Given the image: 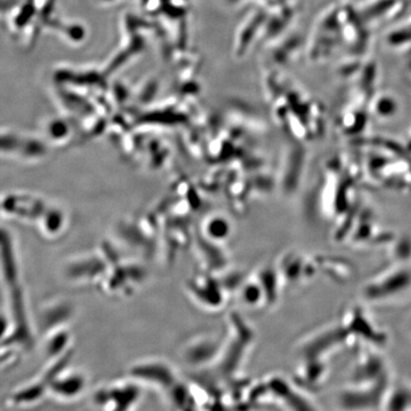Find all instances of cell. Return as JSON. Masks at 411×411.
<instances>
[{
  "label": "cell",
  "instance_id": "cell-1",
  "mask_svg": "<svg viewBox=\"0 0 411 411\" xmlns=\"http://www.w3.org/2000/svg\"><path fill=\"white\" fill-rule=\"evenodd\" d=\"M411 288V271L408 268H396L377 276L363 289L368 301L384 303L405 294Z\"/></svg>",
  "mask_w": 411,
  "mask_h": 411
},
{
  "label": "cell",
  "instance_id": "cell-2",
  "mask_svg": "<svg viewBox=\"0 0 411 411\" xmlns=\"http://www.w3.org/2000/svg\"><path fill=\"white\" fill-rule=\"evenodd\" d=\"M85 381L83 377L78 374H68L60 379H55L50 384L52 391L55 394L63 398L75 397L82 391Z\"/></svg>",
  "mask_w": 411,
  "mask_h": 411
},
{
  "label": "cell",
  "instance_id": "cell-3",
  "mask_svg": "<svg viewBox=\"0 0 411 411\" xmlns=\"http://www.w3.org/2000/svg\"><path fill=\"white\" fill-rule=\"evenodd\" d=\"M383 405H384V408L389 410H411V387L407 386L389 387Z\"/></svg>",
  "mask_w": 411,
  "mask_h": 411
},
{
  "label": "cell",
  "instance_id": "cell-4",
  "mask_svg": "<svg viewBox=\"0 0 411 411\" xmlns=\"http://www.w3.org/2000/svg\"><path fill=\"white\" fill-rule=\"evenodd\" d=\"M136 391L128 386L113 387L112 391L103 392V394H99V402L103 403L101 405H104V403L113 402L115 404L118 405L117 408H124L123 405H126V408H130V405L133 404L136 400Z\"/></svg>",
  "mask_w": 411,
  "mask_h": 411
},
{
  "label": "cell",
  "instance_id": "cell-5",
  "mask_svg": "<svg viewBox=\"0 0 411 411\" xmlns=\"http://www.w3.org/2000/svg\"><path fill=\"white\" fill-rule=\"evenodd\" d=\"M397 102L389 96H382L373 103V113L379 118L394 117L397 112Z\"/></svg>",
  "mask_w": 411,
  "mask_h": 411
},
{
  "label": "cell",
  "instance_id": "cell-6",
  "mask_svg": "<svg viewBox=\"0 0 411 411\" xmlns=\"http://www.w3.org/2000/svg\"><path fill=\"white\" fill-rule=\"evenodd\" d=\"M8 329H9V325H8V321L3 316L0 315V340L3 338L8 334Z\"/></svg>",
  "mask_w": 411,
  "mask_h": 411
},
{
  "label": "cell",
  "instance_id": "cell-7",
  "mask_svg": "<svg viewBox=\"0 0 411 411\" xmlns=\"http://www.w3.org/2000/svg\"><path fill=\"white\" fill-rule=\"evenodd\" d=\"M65 339H66V337H65V338H63L62 340V341H60L59 337H55V341H57V342H66ZM55 346L59 347L60 344L50 345V347H51V350H50V352H51V353H52V350H54Z\"/></svg>",
  "mask_w": 411,
  "mask_h": 411
},
{
  "label": "cell",
  "instance_id": "cell-8",
  "mask_svg": "<svg viewBox=\"0 0 411 411\" xmlns=\"http://www.w3.org/2000/svg\"><path fill=\"white\" fill-rule=\"evenodd\" d=\"M408 329H410V331L411 333V315H410V319H408Z\"/></svg>",
  "mask_w": 411,
  "mask_h": 411
}]
</instances>
